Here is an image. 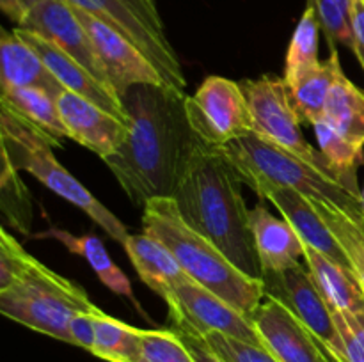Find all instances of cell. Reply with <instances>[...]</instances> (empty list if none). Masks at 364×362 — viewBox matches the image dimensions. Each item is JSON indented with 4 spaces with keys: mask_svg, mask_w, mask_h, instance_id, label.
<instances>
[{
    "mask_svg": "<svg viewBox=\"0 0 364 362\" xmlns=\"http://www.w3.org/2000/svg\"><path fill=\"white\" fill-rule=\"evenodd\" d=\"M121 99L130 131L103 162L134 204L173 197L188 160L203 144L188 121L185 96L166 85H134Z\"/></svg>",
    "mask_w": 364,
    "mask_h": 362,
    "instance_id": "6da1fadb",
    "label": "cell"
},
{
    "mask_svg": "<svg viewBox=\"0 0 364 362\" xmlns=\"http://www.w3.org/2000/svg\"><path fill=\"white\" fill-rule=\"evenodd\" d=\"M240 185V174L223 149L199 144L173 199L192 229L217 245L238 270L262 280Z\"/></svg>",
    "mask_w": 364,
    "mask_h": 362,
    "instance_id": "7a4b0ae2",
    "label": "cell"
},
{
    "mask_svg": "<svg viewBox=\"0 0 364 362\" xmlns=\"http://www.w3.org/2000/svg\"><path fill=\"white\" fill-rule=\"evenodd\" d=\"M144 233L162 241L187 275L233 307L251 316L265 298L263 280L238 270L208 238L192 229L173 197L149 199L144 206Z\"/></svg>",
    "mask_w": 364,
    "mask_h": 362,
    "instance_id": "3957f363",
    "label": "cell"
},
{
    "mask_svg": "<svg viewBox=\"0 0 364 362\" xmlns=\"http://www.w3.org/2000/svg\"><path fill=\"white\" fill-rule=\"evenodd\" d=\"M220 149L237 167L242 183L252 190L259 185L291 188L311 201L334 206L364 224L361 197L348 192L334 176L265 141L255 131L235 138Z\"/></svg>",
    "mask_w": 364,
    "mask_h": 362,
    "instance_id": "277c9868",
    "label": "cell"
},
{
    "mask_svg": "<svg viewBox=\"0 0 364 362\" xmlns=\"http://www.w3.org/2000/svg\"><path fill=\"white\" fill-rule=\"evenodd\" d=\"M0 128H2L4 158L9 160L16 169L27 170L48 190L82 209L112 240L124 243L128 238L127 226L112 212H109L77 177L71 176L60 165L52 153L53 146H57L53 138L18 117L6 106H2Z\"/></svg>",
    "mask_w": 364,
    "mask_h": 362,
    "instance_id": "5b68a950",
    "label": "cell"
},
{
    "mask_svg": "<svg viewBox=\"0 0 364 362\" xmlns=\"http://www.w3.org/2000/svg\"><path fill=\"white\" fill-rule=\"evenodd\" d=\"M98 311L78 284L50 270L38 259L23 275L0 290V312L36 332L73 344L70 323L80 312Z\"/></svg>",
    "mask_w": 364,
    "mask_h": 362,
    "instance_id": "8992f818",
    "label": "cell"
},
{
    "mask_svg": "<svg viewBox=\"0 0 364 362\" xmlns=\"http://www.w3.org/2000/svg\"><path fill=\"white\" fill-rule=\"evenodd\" d=\"M242 89L247 98L252 117V131L256 135L334 176L322 151H316L306 141L302 133V119L291 103L290 92L283 78L276 75H263L256 80H244Z\"/></svg>",
    "mask_w": 364,
    "mask_h": 362,
    "instance_id": "52a82bcc",
    "label": "cell"
},
{
    "mask_svg": "<svg viewBox=\"0 0 364 362\" xmlns=\"http://www.w3.org/2000/svg\"><path fill=\"white\" fill-rule=\"evenodd\" d=\"M192 130L203 144L224 148L252 131V117L240 84L224 77H208L194 96H185Z\"/></svg>",
    "mask_w": 364,
    "mask_h": 362,
    "instance_id": "ba28073f",
    "label": "cell"
},
{
    "mask_svg": "<svg viewBox=\"0 0 364 362\" xmlns=\"http://www.w3.org/2000/svg\"><path fill=\"white\" fill-rule=\"evenodd\" d=\"M262 280L265 297H272L287 305L334 362H345L343 343L334 323L333 309L308 268L297 263L281 272H265Z\"/></svg>",
    "mask_w": 364,
    "mask_h": 362,
    "instance_id": "9c48e42d",
    "label": "cell"
},
{
    "mask_svg": "<svg viewBox=\"0 0 364 362\" xmlns=\"http://www.w3.org/2000/svg\"><path fill=\"white\" fill-rule=\"evenodd\" d=\"M68 2L78 9L87 11L92 16L130 39L159 67L167 85L178 94L187 96L183 67L164 28L155 27L148 20H144L124 0H68Z\"/></svg>",
    "mask_w": 364,
    "mask_h": 362,
    "instance_id": "30bf717a",
    "label": "cell"
},
{
    "mask_svg": "<svg viewBox=\"0 0 364 362\" xmlns=\"http://www.w3.org/2000/svg\"><path fill=\"white\" fill-rule=\"evenodd\" d=\"M174 300L176 311L171 316L180 332L199 337L210 332H219L245 343L265 346L249 316L196 280L188 279L178 284L174 287Z\"/></svg>",
    "mask_w": 364,
    "mask_h": 362,
    "instance_id": "8fae6325",
    "label": "cell"
},
{
    "mask_svg": "<svg viewBox=\"0 0 364 362\" xmlns=\"http://www.w3.org/2000/svg\"><path fill=\"white\" fill-rule=\"evenodd\" d=\"M73 9L91 38L92 48L109 78L110 87L116 91L119 98H123L128 89L134 85L169 87L159 67L139 50L137 45H134L130 39H127L87 11L78 9L75 6Z\"/></svg>",
    "mask_w": 364,
    "mask_h": 362,
    "instance_id": "7c38bea8",
    "label": "cell"
},
{
    "mask_svg": "<svg viewBox=\"0 0 364 362\" xmlns=\"http://www.w3.org/2000/svg\"><path fill=\"white\" fill-rule=\"evenodd\" d=\"M20 27L48 39L52 45L73 57L84 70H87L92 77L114 91L96 57L87 31L68 0H41L28 11Z\"/></svg>",
    "mask_w": 364,
    "mask_h": 362,
    "instance_id": "4fadbf2b",
    "label": "cell"
},
{
    "mask_svg": "<svg viewBox=\"0 0 364 362\" xmlns=\"http://www.w3.org/2000/svg\"><path fill=\"white\" fill-rule=\"evenodd\" d=\"M249 318L279 362H334L304 323L276 298H263Z\"/></svg>",
    "mask_w": 364,
    "mask_h": 362,
    "instance_id": "5bb4252c",
    "label": "cell"
},
{
    "mask_svg": "<svg viewBox=\"0 0 364 362\" xmlns=\"http://www.w3.org/2000/svg\"><path fill=\"white\" fill-rule=\"evenodd\" d=\"M68 135L102 160L112 156L127 141L130 124L89 99L64 89L55 98Z\"/></svg>",
    "mask_w": 364,
    "mask_h": 362,
    "instance_id": "9a60e30c",
    "label": "cell"
},
{
    "mask_svg": "<svg viewBox=\"0 0 364 362\" xmlns=\"http://www.w3.org/2000/svg\"><path fill=\"white\" fill-rule=\"evenodd\" d=\"M13 32L38 52V55L41 57L43 62L48 66V70L52 71L53 77L60 82V85H63L64 89L82 96V98L89 99V102L102 106L107 112L114 114V116H116L117 119L123 121V123L130 124V116H128V112L124 110L123 99H121L116 92L110 91L107 85H103L98 78L92 77L87 70H84L73 57H70L68 53H64L63 50L57 48V46L52 45L48 39L41 38L39 34L27 31V28L14 27Z\"/></svg>",
    "mask_w": 364,
    "mask_h": 362,
    "instance_id": "2e32d148",
    "label": "cell"
},
{
    "mask_svg": "<svg viewBox=\"0 0 364 362\" xmlns=\"http://www.w3.org/2000/svg\"><path fill=\"white\" fill-rule=\"evenodd\" d=\"M255 192L262 199H269L279 209L283 219H287L291 224V227L297 231V234L306 245L318 251L320 254L327 256L333 261L352 268L340 241L336 240L333 231L326 226L322 216L315 209L311 199L291 190V188L272 187V185H259L255 188Z\"/></svg>",
    "mask_w": 364,
    "mask_h": 362,
    "instance_id": "e0dca14e",
    "label": "cell"
},
{
    "mask_svg": "<svg viewBox=\"0 0 364 362\" xmlns=\"http://www.w3.org/2000/svg\"><path fill=\"white\" fill-rule=\"evenodd\" d=\"M123 247L142 283L166 300L169 314H173L176 311L174 287L191 279L173 252L146 233L128 234Z\"/></svg>",
    "mask_w": 364,
    "mask_h": 362,
    "instance_id": "ac0fdd59",
    "label": "cell"
},
{
    "mask_svg": "<svg viewBox=\"0 0 364 362\" xmlns=\"http://www.w3.org/2000/svg\"><path fill=\"white\" fill-rule=\"evenodd\" d=\"M255 248L263 273L281 272L304 258L306 243L287 219H277L263 204L249 209Z\"/></svg>",
    "mask_w": 364,
    "mask_h": 362,
    "instance_id": "d6986e66",
    "label": "cell"
},
{
    "mask_svg": "<svg viewBox=\"0 0 364 362\" xmlns=\"http://www.w3.org/2000/svg\"><path fill=\"white\" fill-rule=\"evenodd\" d=\"M2 57V91L16 87H36L50 92L53 98L64 91L60 82L48 70L31 45L18 38L13 31H2L0 39Z\"/></svg>",
    "mask_w": 364,
    "mask_h": 362,
    "instance_id": "ffe728a7",
    "label": "cell"
},
{
    "mask_svg": "<svg viewBox=\"0 0 364 362\" xmlns=\"http://www.w3.org/2000/svg\"><path fill=\"white\" fill-rule=\"evenodd\" d=\"M306 266L323 297L333 307L343 312H364V287L354 270L333 261L306 245Z\"/></svg>",
    "mask_w": 364,
    "mask_h": 362,
    "instance_id": "44dd1931",
    "label": "cell"
},
{
    "mask_svg": "<svg viewBox=\"0 0 364 362\" xmlns=\"http://www.w3.org/2000/svg\"><path fill=\"white\" fill-rule=\"evenodd\" d=\"M341 73H343V70H341L336 45H331L329 59L320 62L315 70L299 78L294 85H290V87L287 85L291 103L297 109L302 121L313 126L320 119H323L327 99H329L331 91H333L334 84Z\"/></svg>",
    "mask_w": 364,
    "mask_h": 362,
    "instance_id": "7402d4cb",
    "label": "cell"
},
{
    "mask_svg": "<svg viewBox=\"0 0 364 362\" xmlns=\"http://www.w3.org/2000/svg\"><path fill=\"white\" fill-rule=\"evenodd\" d=\"M0 105L9 109L23 121L31 123L43 133L60 144L64 138H70L66 126L60 117L55 98L50 92L36 87L6 89L0 96Z\"/></svg>",
    "mask_w": 364,
    "mask_h": 362,
    "instance_id": "603a6c76",
    "label": "cell"
},
{
    "mask_svg": "<svg viewBox=\"0 0 364 362\" xmlns=\"http://www.w3.org/2000/svg\"><path fill=\"white\" fill-rule=\"evenodd\" d=\"M38 238H53V240L60 241L64 247L68 248L73 254L82 256L85 261L91 265V268L95 270V273L98 275V279L109 287L110 291L117 295H123V297L134 298L132 297V284L128 280V277L117 268L116 263L110 259L109 252H107L105 245L95 234H82V236H75V234L68 233L64 229H57L52 227L46 233L36 234Z\"/></svg>",
    "mask_w": 364,
    "mask_h": 362,
    "instance_id": "cb8c5ba5",
    "label": "cell"
},
{
    "mask_svg": "<svg viewBox=\"0 0 364 362\" xmlns=\"http://www.w3.org/2000/svg\"><path fill=\"white\" fill-rule=\"evenodd\" d=\"M323 119L347 141L364 149V91L345 73L338 77L331 91Z\"/></svg>",
    "mask_w": 364,
    "mask_h": 362,
    "instance_id": "d4e9b609",
    "label": "cell"
},
{
    "mask_svg": "<svg viewBox=\"0 0 364 362\" xmlns=\"http://www.w3.org/2000/svg\"><path fill=\"white\" fill-rule=\"evenodd\" d=\"M313 130H315L320 151L329 163L336 180L348 192L361 197L358 185V167L364 162V149L338 133L326 119H320L318 123L313 124Z\"/></svg>",
    "mask_w": 364,
    "mask_h": 362,
    "instance_id": "484cf974",
    "label": "cell"
},
{
    "mask_svg": "<svg viewBox=\"0 0 364 362\" xmlns=\"http://www.w3.org/2000/svg\"><path fill=\"white\" fill-rule=\"evenodd\" d=\"M320 21L316 11L311 4H308L302 13L294 35H291L290 46H288L287 60H284V84L290 87L299 78L304 77L320 64L318 59V35Z\"/></svg>",
    "mask_w": 364,
    "mask_h": 362,
    "instance_id": "4316f807",
    "label": "cell"
},
{
    "mask_svg": "<svg viewBox=\"0 0 364 362\" xmlns=\"http://www.w3.org/2000/svg\"><path fill=\"white\" fill-rule=\"evenodd\" d=\"M142 329L119 322L103 311L95 314V346L92 355L109 362H135Z\"/></svg>",
    "mask_w": 364,
    "mask_h": 362,
    "instance_id": "83f0119b",
    "label": "cell"
},
{
    "mask_svg": "<svg viewBox=\"0 0 364 362\" xmlns=\"http://www.w3.org/2000/svg\"><path fill=\"white\" fill-rule=\"evenodd\" d=\"M313 204L326 226L333 231L336 240L340 241L341 248L350 261L352 270L364 287V224L326 202L313 201Z\"/></svg>",
    "mask_w": 364,
    "mask_h": 362,
    "instance_id": "f1b7e54d",
    "label": "cell"
},
{
    "mask_svg": "<svg viewBox=\"0 0 364 362\" xmlns=\"http://www.w3.org/2000/svg\"><path fill=\"white\" fill-rule=\"evenodd\" d=\"M2 212L4 216L16 227L20 233L27 234L31 229V194L27 187L21 183L18 169L2 156Z\"/></svg>",
    "mask_w": 364,
    "mask_h": 362,
    "instance_id": "f546056e",
    "label": "cell"
},
{
    "mask_svg": "<svg viewBox=\"0 0 364 362\" xmlns=\"http://www.w3.org/2000/svg\"><path fill=\"white\" fill-rule=\"evenodd\" d=\"M135 362H196V358L178 330H142Z\"/></svg>",
    "mask_w": 364,
    "mask_h": 362,
    "instance_id": "4dcf8cb0",
    "label": "cell"
},
{
    "mask_svg": "<svg viewBox=\"0 0 364 362\" xmlns=\"http://www.w3.org/2000/svg\"><path fill=\"white\" fill-rule=\"evenodd\" d=\"M352 2L354 0H309L316 11L320 27L326 32L331 45L354 48L352 34Z\"/></svg>",
    "mask_w": 364,
    "mask_h": 362,
    "instance_id": "1f68e13d",
    "label": "cell"
},
{
    "mask_svg": "<svg viewBox=\"0 0 364 362\" xmlns=\"http://www.w3.org/2000/svg\"><path fill=\"white\" fill-rule=\"evenodd\" d=\"M203 339L224 362H279L265 346L245 343L224 334L210 332L203 336Z\"/></svg>",
    "mask_w": 364,
    "mask_h": 362,
    "instance_id": "d6a6232c",
    "label": "cell"
},
{
    "mask_svg": "<svg viewBox=\"0 0 364 362\" xmlns=\"http://www.w3.org/2000/svg\"><path fill=\"white\" fill-rule=\"evenodd\" d=\"M36 258H32L20 241L2 227L0 231V290H7L13 286L25 273V270L32 265Z\"/></svg>",
    "mask_w": 364,
    "mask_h": 362,
    "instance_id": "836d02e7",
    "label": "cell"
},
{
    "mask_svg": "<svg viewBox=\"0 0 364 362\" xmlns=\"http://www.w3.org/2000/svg\"><path fill=\"white\" fill-rule=\"evenodd\" d=\"M331 309H333V316H334V323H336L338 334H340L341 343H343L345 362H364V346L361 344V341L358 339L354 330H352V327L348 325L345 314L340 311V309L333 307V305H331Z\"/></svg>",
    "mask_w": 364,
    "mask_h": 362,
    "instance_id": "e575fe53",
    "label": "cell"
},
{
    "mask_svg": "<svg viewBox=\"0 0 364 362\" xmlns=\"http://www.w3.org/2000/svg\"><path fill=\"white\" fill-rule=\"evenodd\" d=\"M100 311L102 309L95 312H80V314L71 319L70 332L75 346L92 351V346H95V314Z\"/></svg>",
    "mask_w": 364,
    "mask_h": 362,
    "instance_id": "d590c367",
    "label": "cell"
},
{
    "mask_svg": "<svg viewBox=\"0 0 364 362\" xmlns=\"http://www.w3.org/2000/svg\"><path fill=\"white\" fill-rule=\"evenodd\" d=\"M352 34H354L352 52L355 53L364 71V0L352 2Z\"/></svg>",
    "mask_w": 364,
    "mask_h": 362,
    "instance_id": "8d00e7d4",
    "label": "cell"
},
{
    "mask_svg": "<svg viewBox=\"0 0 364 362\" xmlns=\"http://www.w3.org/2000/svg\"><path fill=\"white\" fill-rule=\"evenodd\" d=\"M178 332H180V330H178ZM180 336L181 339L185 341V344L188 346V350L192 351V355H194L196 362H224L219 355L213 353V351L210 350V346L205 343L203 337L192 336V334L187 332H180Z\"/></svg>",
    "mask_w": 364,
    "mask_h": 362,
    "instance_id": "74e56055",
    "label": "cell"
},
{
    "mask_svg": "<svg viewBox=\"0 0 364 362\" xmlns=\"http://www.w3.org/2000/svg\"><path fill=\"white\" fill-rule=\"evenodd\" d=\"M124 2H127L132 9L137 11V13L141 14L144 20H148L149 23H153L159 28H164V23L162 20H160V14L159 11H156L153 0H124Z\"/></svg>",
    "mask_w": 364,
    "mask_h": 362,
    "instance_id": "f35d334b",
    "label": "cell"
},
{
    "mask_svg": "<svg viewBox=\"0 0 364 362\" xmlns=\"http://www.w3.org/2000/svg\"><path fill=\"white\" fill-rule=\"evenodd\" d=\"M20 2H21V6L25 7V11H27V14H28V11H31L32 7L36 6V4L41 2V0H20Z\"/></svg>",
    "mask_w": 364,
    "mask_h": 362,
    "instance_id": "ab89813d",
    "label": "cell"
},
{
    "mask_svg": "<svg viewBox=\"0 0 364 362\" xmlns=\"http://www.w3.org/2000/svg\"><path fill=\"white\" fill-rule=\"evenodd\" d=\"M361 199H363V212H364V188L361 190Z\"/></svg>",
    "mask_w": 364,
    "mask_h": 362,
    "instance_id": "60d3db41",
    "label": "cell"
}]
</instances>
